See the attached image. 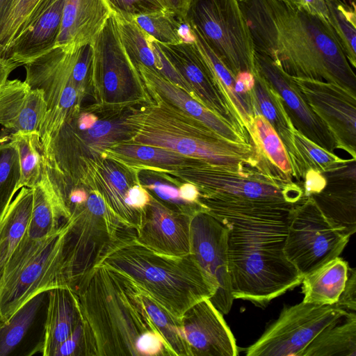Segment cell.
Masks as SVG:
<instances>
[{"instance_id": "1", "label": "cell", "mask_w": 356, "mask_h": 356, "mask_svg": "<svg viewBox=\"0 0 356 356\" xmlns=\"http://www.w3.org/2000/svg\"><path fill=\"white\" fill-rule=\"evenodd\" d=\"M296 204L215 208L206 212L227 229L234 299L264 307L301 284L302 277L284 251L288 222Z\"/></svg>"}, {"instance_id": "2", "label": "cell", "mask_w": 356, "mask_h": 356, "mask_svg": "<svg viewBox=\"0 0 356 356\" xmlns=\"http://www.w3.org/2000/svg\"><path fill=\"white\" fill-rule=\"evenodd\" d=\"M81 312L83 356H174L122 273L94 266L72 289Z\"/></svg>"}, {"instance_id": "3", "label": "cell", "mask_w": 356, "mask_h": 356, "mask_svg": "<svg viewBox=\"0 0 356 356\" xmlns=\"http://www.w3.org/2000/svg\"><path fill=\"white\" fill-rule=\"evenodd\" d=\"M254 51L288 75L334 83L356 92V75L327 20L302 5L268 0Z\"/></svg>"}, {"instance_id": "4", "label": "cell", "mask_w": 356, "mask_h": 356, "mask_svg": "<svg viewBox=\"0 0 356 356\" xmlns=\"http://www.w3.org/2000/svg\"><path fill=\"white\" fill-rule=\"evenodd\" d=\"M131 230L125 228L95 266L125 275L179 319L195 303L213 296V286L191 252L174 256L156 252Z\"/></svg>"}, {"instance_id": "5", "label": "cell", "mask_w": 356, "mask_h": 356, "mask_svg": "<svg viewBox=\"0 0 356 356\" xmlns=\"http://www.w3.org/2000/svg\"><path fill=\"white\" fill-rule=\"evenodd\" d=\"M125 111L122 141L155 146L228 167L259 161L250 144L228 140L204 123L157 97Z\"/></svg>"}, {"instance_id": "6", "label": "cell", "mask_w": 356, "mask_h": 356, "mask_svg": "<svg viewBox=\"0 0 356 356\" xmlns=\"http://www.w3.org/2000/svg\"><path fill=\"white\" fill-rule=\"evenodd\" d=\"M159 175L177 186L192 183L200 201L217 204H297L305 196L299 184L263 160L232 168L196 159Z\"/></svg>"}, {"instance_id": "7", "label": "cell", "mask_w": 356, "mask_h": 356, "mask_svg": "<svg viewBox=\"0 0 356 356\" xmlns=\"http://www.w3.org/2000/svg\"><path fill=\"white\" fill-rule=\"evenodd\" d=\"M66 220L42 240L26 236L15 250L0 275V321H8L38 294L67 287L63 275Z\"/></svg>"}, {"instance_id": "8", "label": "cell", "mask_w": 356, "mask_h": 356, "mask_svg": "<svg viewBox=\"0 0 356 356\" xmlns=\"http://www.w3.org/2000/svg\"><path fill=\"white\" fill-rule=\"evenodd\" d=\"M92 46L89 92L95 104L90 110L98 113L122 112L152 100L122 45L113 13Z\"/></svg>"}, {"instance_id": "9", "label": "cell", "mask_w": 356, "mask_h": 356, "mask_svg": "<svg viewBox=\"0 0 356 356\" xmlns=\"http://www.w3.org/2000/svg\"><path fill=\"white\" fill-rule=\"evenodd\" d=\"M87 200L69 207L70 216L64 245L63 275L74 289L95 265L123 226L106 207L101 195L88 188Z\"/></svg>"}, {"instance_id": "10", "label": "cell", "mask_w": 356, "mask_h": 356, "mask_svg": "<svg viewBox=\"0 0 356 356\" xmlns=\"http://www.w3.org/2000/svg\"><path fill=\"white\" fill-rule=\"evenodd\" d=\"M185 22L235 77L256 73L254 46L238 0H193Z\"/></svg>"}, {"instance_id": "11", "label": "cell", "mask_w": 356, "mask_h": 356, "mask_svg": "<svg viewBox=\"0 0 356 356\" xmlns=\"http://www.w3.org/2000/svg\"><path fill=\"white\" fill-rule=\"evenodd\" d=\"M76 48L54 47L24 65L25 82L41 90L47 103V114L39 131L42 145L81 111L88 93L74 76Z\"/></svg>"}, {"instance_id": "12", "label": "cell", "mask_w": 356, "mask_h": 356, "mask_svg": "<svg viewBox=\"0 0 356 356\" xmlns=\"http://www.w3.org/2000/svg\"><path fill=\"white\" fill-rule=\"evenodd\" d=\"M350 236L334 227L310 196L291 211L284 251L302 277L339 257Z\"/></svg>"}, {"instance_id": "13", "label": "cell", "mask_w": 356, "mask_h": 356, "mask_svg": "<svg viewBox=\"0 0 356 356\" xmlns=\"http://www.w3.org/2000/svg\"><path fill=\"white\" fill-rule=\"evenodd\" d=\"M348 312L336 305L305 302L284 307L278 318L246 348L247 356H302L305 348L325 327Z\"/></svg>"}, {"instance_id": "14", "label": "cell", "mask_w": 356, "mask_h": 356, "mask_svg": "<svg viewBox=\"0 0 356 356\" xmlns=\"http://www.w3.org/2000/svg\"><path fill=\"white\" fill-rule=\"evenodd\" d=\"M55 172L74 184L97 192L123 226L135 232L139 229L143 214L126 202L128 190L141 184L139 174L99 154L79 156L63 172Z\"/></svg>"}, {"instance_id": "15", "label": "cell", "mask_w": 356, "mask_h": 356, "mask_svg": "<svg viewBox=\"0 0 356 356\" xmlns=\"http://www.w3.org/2000/svg\"><path fill=\"white\" fill-rule=\"evenodd\" d=\"M157 44L166 60L185 81L188 94L232 125L252 143L241 119L207 60L196 45L194 38L176 44L158 42Z\"/></svg>"}, {"instance_id": "16", "label": "cell", "mask_w": 356, "mask_h": 356, "mask_svg": "<svg viewBox=\"0 0 356 356\" xmlns=\"http://www.w3.org/2000/svg\"><path fill=\"white\" fill-rule=\"evenodd\" d=\"M191 252L215 290L209 300L222 314H227L234 298L229 272L227 227L207 213L195 214L191 223Z\"/></svg>"}, {"instance_id": "17", "label": "cell", "mask_w": 356, "mask_h": 356, "mask_svg": "<svg viewBox=\"0 0 356 356\" xmlns=\"http://www.w3.org/2000/svg\"><path fill=\"white\" fill-rule=\"evenodd\" d=\"M292 79L307 105L330 131L337 148L356 159V92L332 83Z\"/></svg>"}, {"instance_id": "18", "label": "cell", "mask_w": 356, "mask_h": 356, "mask_svg": "<svg viewBox=\"0 0 356 356\" xmlns=\"http://www.w3.org/2000/svg\"><path fill=\"white\" fill-rule=\"evenodd\" d=\"M193 216L172 209L151 194L136 238L145 246L160 253L182 256L191 253Z\"/></svg>"}, {"instance_id": "19", "label": "cell", "mask_w": 356, "mask_h": 356, "mask_svg": "<svg viewBox=\"0 0 356 356\" xmlns=\"http://www.w3.org/2000/svg\"><path fill=\"white\" fill-rule=\"evenodd\" d=\"M254 65L256 71L280 95L295 128L314 143L334 152L337 148L335 140L296 89L292 77L266 55L254 52Z\"/></svg>"}, {"instance_id": "20", "label": "cell", "mask_w": 356, "mask_h": 356, "mask_svg": "<svg viewBox=\"0 0 356 356\" xmlns=\"http://www.w3.org/2000/svg\"><path fill=\"white\" fill-rule=\"evenodd\" d=\"M181 321L191 356L238 355L234 334L209 298L190 307Z\"/></svg>"}, {"instance_id": "21", "label": "cell", "mask_w": 356, "mask_h": 356, "mask_svg": "<svg viewBox=\"0 0 356 356\" xmlns=\"http://www.w3.org/2000/svg\"><path fill=\"white\" fill-rule=\"evenodd\" d=\"M65 0H42L18 36L0 58L18 66L35 60L56 46Z\"/></svg>"}, {"instance_id": "22", "label": "cell", "mask_w": 356, "mask_h": 356, "mask_svg": "<svg viewBox=\"0 0 356 356\" xmlns=\"http://www.w3.org/2000/svg\"><path fill=\"white\" fill-rule=\"evenodd\" d=\"M354 159L335 170L323 173L325 187L310 197L327 220L350 235L356 232V164Z\"/></svg>"}, {"instance_id": "23", "label": "cell", "mask_w": 356, "mask_h": 356, "mask_svg": "<svg viewBox=\"0 0 356 356\" xmlns=\"http://www.w3.org/2000/svg\"><path fill=\"white\" fill-rule=\"evenodd\" d=\"M136 68L150 97H157L177 107L228 140L251 145L246 137L181 88L145 66L138 65Z\"/></svg>"}, {"instance_id": "24", "label": "cell", "mask_w": 356, "mask_h": 356, "mask_svg": "<svg viewBox=\"0 0 356 356\" xmlns=\"http://www.w3.org/2000/svg\"><path fill=\"white\" fill-rule=\"evenodd\" d=\"M41 90L19 79H8L0 89V124L15 131L37 132L47 114Z\"/></svg>"}, {"instance_id": "25", "label": "cell", "mask_w": 356, "mask_h": 356, "mask_svg": "<svg viewBox=\"0 0 356 356\" xmlns=\"http://www.w3.org/2000/svg\"><path fill=\"white\" fill-rule=\"evenodd\" d=\"M111 13L105 0H65L55 47L71 49L91 43Z\"/></svg>"}, {"instance_id": "26", "label": "cell", "mask_w": 356, "mask_h": 356, "mask_svg": "<svg viewBox=\"0 0 356 356\" xmlns=\"http://www.w3.org/2000/svg\"><path fill=\"white\" fill-rule=\"evenodd\" d=\"M47 293L43 337L30 355L40 353L52 356L56 348L82 323L77 297L70 287L56 288Z\"/></svg>"}, {"instance_id": "27", "label": "cell", "mask_w": 356, "mask_h": 356, "mask_svg": "<svg viewBox=\"0 0 356 356\" xmlns=\"http://www.w3.org/2000/svg\"><path fill=\"white\" fill-rule=\"evenodd\" d=\"M99 154L137 174L141 171H150L161 175L177 170L196 159L170 149L126 141L114 143Z\"/></svg>"}, {"instance_id": "28", "label": "cell", "mask_w": 356, "mask_h": 356, "mask_svg": "<svg viewBox=\"0 0 356 356\" xmlns=\"http://www.w3.org/2000/svg\"><path fill=\"white\" fill-rule=\"evenodd\" d=\"M115 16L122 45L136 67L143 65L152 70L188 93L185 81L166 60L157 42L134 20Z\"/></svg>"}, {"instance_id": "29", "label": "cell", "mask_w": 356, "mask_h": 356, "mask_svg": "<svg viewBox=\"0 0 356 356\" xmlns=\"http://www.w3.org/2000/svg\"><path fill=\"white\" fill-rule=\"evenodd\" d=\"M31 188L32 211L25 236L42 240L55 233L62 224L60 220H67L70 213L54 193L44 165L40 179Z\"/></svg>"}, {"instance_id": "30", "label": "cell", "mask_w": 356, "mask_h": 356, "mask_svg": "<svg viewBox=\"0 0 356 356\" xmlns=\"http://www.w3.org/2000/svg\"><path fill=\"white\" fill-rule=\"evenodd\" d=\"M250 91L255 114L261 115L274 129L284 144L291 162L293 156V131L296 129L284 104L276 90L256 71Z\"/></svg>"}, {"instance_id": "31", "label": "cell", "mask_w": 356, "mask_h": 356, "mask_svg": "<svg viewBox=\"0 0 356 356\" xmlns=\"http://www.w3.org/2000/svg\"><path fill=\"white\" fill-rule=\"evenodd\" d=\"M348 264L337 257L302 277L303 302L319 305H334L348 277Z\"/></svg>"}, {"instance_id": "32", "label": "cell", "mask_w": 356, "mask_h": 356, "mask_svg": "<svg viewBox=\"0 0 356 356\" xmlns=\"http://www.w3.org/2000/svg\"><path fill=\"white\" fill-rule=\"evenodd\" d=\"M32 204V188H21L0 220V275L26 234Z\"/></svg>"}, {"instance_id": "33", "label": "cell", "mask_w": 356, "mask_h": 356, "mask_svg": "<svg viewBox=\"0 0 356 356\" xmlns=\"http://www.w3.org/2000/svg\"><path fill=\"white\" fill-rule=\"evenodd\" d=\"M302 356H356L355 312H347L321 331Z\"/></svg>"}, {"instance_id": "34", "label": "cell", "mask_w": 356, "mask_h": 356, "mask_svg": "<svg viewBox=\"0 0 356 356\" xmlns=\"http://www.w3.org/2000/svg\"><path fill=\"white\" fill-rule=\"evenodd\" d=\"M348 160L320 147L296 129L294 130L293 156L290 163L293 177L301 186L308 170H314L322 174L331 172L343 166Z\"/></svg>"}, {"instance_id": "35", "label": "cell", "mask_w": 356, "mask_h": 356, "mask_svg": "<svg viewBox=\"0 0 356 356\" xmlns=\"http://www.w3.org/2000/svg\"><path fill=\"white\" fill-rule=\"evenodd\" d=\"M8 138L18 156L17 190L22 187L32 188L39 181L42 172L43 154L40 135L37 132L15 131Z\"/></svg>"}, {"instance_id": "36", "label": "cell", "mask_w": 356, "mask_h": 356, "mask_svg": "<svg viewBox=\"0 0 356 356\" xmlns=\"http://www.w3.org/2000/svg\"><path fill=\"white\" fill-rule=\"evenodd\" d=\"M256 152L293 179L292 169L284 144L274 129L260 114H255L250 133Z\"/></svg>"}, {"instance_id": "37", "label": "cell", "mask_w": 356, "mask_h": 356, "mask_svg": "<svg viewBox=\"0 0 356 356\" xmlns=\"http://www.w3.org/2000/svg\"><path fill=\"white\" fill-rule=\"evenodd\" d=\"M140 293L152 323L174 356H191L181 319L171 314L141 289Z\"/></svg>"}, {"instance_id": "38", "label": "cell", "mask_w": 356, "mask_h": 356, "mask_svg": "<svg viewBox=\"0 0 356 356\" xmlns=\"http://www.w3.org/2000/svg\"><path fill=\"white\" fill-rule=\"evenodd\" d=\"M327 20L350 65L356 67V6L341 0H325Z\"/></svg>"}, {"instance_id": "39", "label": "cell", "mask_w": 356, "mask_h": 356, "mask_svg": "<svg viewBox=\"0 0 356 356\" xmlns=\"http://www.w3.org/2000/svg\"><path fill=\"white\" fill-rule=\"evenodd\" d=\"M44 293L31 299L6 322H0V356L10 354L22 341L35 319Z\"/></svg>"}, {"instance_id": "40", "label": "cell", "mask_w": 356, "mask_h": 356, "mask_svg": "<svg viewBox=\"0 0 356 356\" xmlns=\"http://www.w3.org/2000/svg\"><path fill=\"white\" fill-rule=\"evenodd\" d=\"M133 20L143 31L159 43L176 44L184 40H188V26L183 33L186 23L181 22L169 10L140 15Z\"/></svg>"}, {"instance_id": "41", "label": "cell", "mask_w": 356, "mask_h": 356, "mask_svg": "<svg viewBox=\"0 0 356 356\" xmlns=\"http://www.w3.org/2000/svg\"><path fill=\"white\" fill-rule=\"evenodd\" d=\"M18 156L8 138L0 142V220L18 191Z\"/></svg>"}, {"instance_id": "42", "label": "cell", "mask_w": 356, "mask_h": 356, "mask_svg": "<svg viewBox=\"0 0 356 356\" xmlns=\"http://www.w3.org/2000/svg\"><path fill=\"white\" fill-rule=\"evenodd\" d=\"M42 0H15L0 32V56L18 36Z\"/></svg>"}, {"instance_id": "43", "label": "cell", "mask_w": 356, "mask_h": 356, "mask_svg": "<svg viewBox=\"0 0 356 356\" xmlns=\"http://www.w3.org/2000/svg\"><path fill=\"white\" fill-rule=\"evenodd\" d=\"M115 15L133 20L140 15L168 10L163 0H105Z\"/></svg>"}, {"instance_id": "44", "label": "cell", "mask_w": 356, "mask_h": 356, "mask_svg": "<svg viewBox=\"0 0 356 356\" xmlns=\"http://www.w3.org/2000/svg\"><path fill=\"white\" fill-rule=\"evenodd\" d=\"M84 342L82 323L54 350L52 356H83Z\"/></svg>"}, {"instance_id": "45", "label": "cell", "mask_w": 356, "mask_h": 356, "mask_svg": "<svg viewBox=\"0 0 356 356\" xmlns=\"http://www.w3.org/2000/svg\"><path fill=\"white\" fill-rule=\"evenodd\" d=\"M351 312L356 310V269L348 268V277L342 292L334 304Z\"/></svg>"}, {"instance_id": "46", "label": "cell", "mask_w": 356, "mask_h": 356, "mask_svg": "<svg viewBox=\"0 0 356 356\" xmlns=\"http://www.w3.org/2000/svg\"><path fill=\"white\" fill-rule=\"evenodd\" d=\"M151 193L141 184L132 186L127 191L126 202L134 210L143 215V211L150 201Z\"/></svg>"}, {"instance_id": "47", "label": "cell", "mask_w": 356, "mask_h": 356, "mask_svg": "<svg viewBox=\"0 0 356 356\" xmlns=\"http://www.w3.org/2000/svg\"><path fill=\"white\" fill-rule=\"evenodd\" d=\"M327 180L320 172L309 170L305 176L302 182V190L305 196H310L320 193L326 186Z\"/></svg>"}, {"instance_id": "48", "label": "cell", "mask_w": 356, "mask_h": 356, "mask_svg": "<svg viewBox=\"0 0 356 356\" xmlns=\"http://www.w3.org/2000/svg\"><path fill=\"white\" fill-rule=\"evenodd\" d=\"M179 197L188 204L201 208L205 212L204 208L199 202L200 193L197 186L189 182H184L179 186Z\"/></svg>"}, {"instance_id": "49", "label": "cell", "mask_w": 356, "mask_h": 356, "mask_svg": "<svg viewBox=\"0 0 356 356\" xmlns=\"http://www.w3.org/2000/svg\"><path fill=\"white\" fill-rule=\"evenodd\" d=\"M170 12L182 23H186V16L193 0H163Z\"/></svg>"}, {"instance_id": "50", "label": "cell", "mask_w": 356, "mask_h": 356, "mask_svg": "<svg viewBox=\"0 0 356 356\" xmlns=\"http://www.w3.org/2000/svg\"><path fill=\"white\" fill-rule=\"evenodd\" d=\"M235 92L245 95L251 91L254 84V75L248 72H239L236 76Z\"/></svg>"}, {"instance_id": "51", "label": "cell", "mask_w": 356, "mask_h": 356, "mask_svg": "<svg viewBox=\"0 0 356 356\" xmlns=\"http://www.w3.org/2000/svg\"><path fill=\"white\" fill-rule=\"evenodd\" d=\"M302 6L310 12L327 19V8L325 0H302Z\"/></svg>"}, {"instance_id": "52", "label": "cell", "mask_w": 356, "mask_h": 356, "mask_svg": "<svg viewBox=\"0 0 356 356\" xmlns=\"http://www.w3.org/2000/svg\"><path fill=\"white\" fill-rule=\"evenodd\" d=\"M17 67L18 65L10 60L0 58V89L8 79L10 74Z\"/></svg>"}, {"instance_id": "53", "label": "cell", "mask_w": 356, "mask_h": 356, "mask_svg": "<svg viewBox=\"0 0 356 356\" xmlns=\"http://www.w3.org/2000/svg\"><path fill=\"white\" fill-rule=\"evenodd\" d=\"M14 2L15 0H0V32Z\"/></svg>"}, {"instance_id": "54", "label": "cell", "mask_w": 356, "mask_h": 356, "mask_svg": "<svg viewBox=\"0 0 356 356\" xmlns=\"http://www.w3.org/2000/svg\"><path fill=\"white\" fill-rule=\"evenodd\" d=\"M284 1L289 3H292V4L302 5V0H284Z\"/></svg>"}, {"instance_id": "55", "label": "cell", "mask_w": 356, "mask_h": 356, "mask_svg": "<svg viewBox=\"0 0 356 356\" xmlns=\"http://www.w3.org/2000/svg\"><path fill=\"white\" fill-rule=\"evenodd\" d=\"M349 2H350V4L352 5V6H356L355 4V1L356 0H348Z\"/></svg>"}, {"instance_id": "56", "label": "cell", "mask_w": 356, "mask_h": 356, "mask_svg": "<svg viewBox=\"0 0 356 356\" xmlns=\"http://www.w3.org/2000/svg\"><path fill=\"white\" fill-rule=\"evenodd\" d=\"M0 322H1V321H0Z\"/></svg>"}]
</instances>
